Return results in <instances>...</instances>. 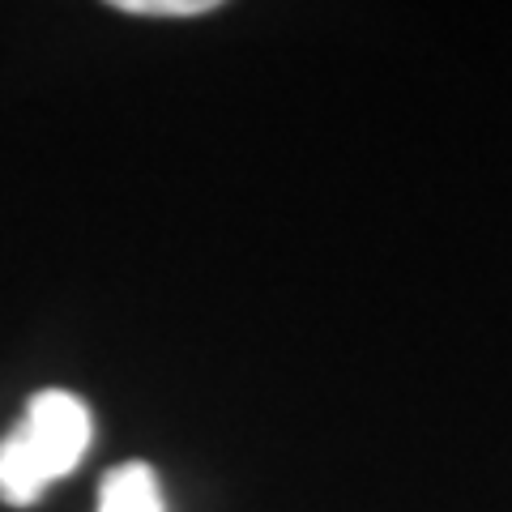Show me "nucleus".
Segmentation results:
<instances>
[{"label":"nucleus","instance_id":"obj_1","mask_svg":"<svg viewBox=\"0 0 512 512\" xmlns=\"http://www.w3.org/2000/svg\"><path fill=\"white\" fill-rule=\"evenodd\" d=\"M94 440L90 410L64 389H43L26 402L18 427L0 440V500L26 508L56 478L82 466Z\"/></svg>","mask_w":512,"mask_h":512},{"label":"nucleus","instance_id":"obj_2","mask_svg":"<svg viewBox=\"0 0 512 512\" xmlns=\"http://www.w3.org/2000/svg\"><path fill=\"white\" fill-rule=\"evenodd\" d=\"M99 512H167L158 478L146 461H124L103 478Z\"/></svg>","mask_w":512,"mask_h":512},{"label":"nucleus","instance_id":"obj_3","mask_svg":"<svg viewBox=\"0 0 512 512\" xmlns=\"http://www.w3.org/2000/svg\"><path fill=\"white\" fill-rule=\"evenodd\" d=\"M116 9L133 18H201L218 9V0H116Z\"/></svg>","mask_w":512,"mask_h":512}]
</instances>
